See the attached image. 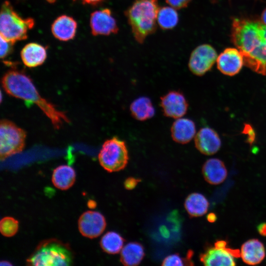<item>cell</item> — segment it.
<instances>
[{"label":"cell","mask_w":266,"mask_h":266,"mask_svg":"<svg viewBox=\"0 0 266 266\" xmlns=\"http://www.w3.org/2000/svg\"><path fill=\"white\" fill-rule=\"evenodd\" d=\"M231 37L242 54L244 65L257 73L266 75V25L261 20L235 18Z\"/></svg>","instance_id":"1"},{"label":"cell","mask_w":266,"mask_h":266,"mask_svg":"<svg viewBox=\"0 0 266 266\" xmlns=\"http://www.w3.org/2000/svg\"><path fill=\"white\" fill-rule=\"evenodd\" d=\"M1 84L8 95L36 105L56 129H60L64 122H69L64 112L40 96L32 79L23 71L15 68L8 70L2 77Z\"/></svg>","instance_id":"2"},{"label":"cell","mask_w":266,"mask_h":266,"mask_svg":"<svg viewBox=\"0 0 266 266\" xmlns=\"http://www.w3.org/2000/svg\"><path fill=\"white\" fill-rule=\"evenodd\" d=\"M158 0H134L125 14L135 40L143 43L157 29Z\"/></svg>","instance_id":"3"},{"label":"cell","mask_w":266,"mask_h":266,"mask_svg":"<svg viewBox=\"0 0 266 266\" xmlns=\"http://www.w3.org/2000/svg\"><path fill=\"white\" fill-rule=\"evenodd\" d=\"M72 262L69 246L56 239L40 243L26 260L27 265L35 266H70Z\"/></svg>","instance_id":"4"},{"label":"cell","mask_w":266,"mask_h":266,"mask_svg":"<svg viewBox=\"0 0 266 266\" xmlns=\"http://www.w3.org/2000/svg\"><path fill=\"white\" fill-rule=\"evenodd\" d=\"M34 26L33 18L21 17L8 0L2 3L0 14V36L15 43L26 39L29 31Z\"/></svg>","instance_id":"5"},{"label":"cell","mask_w":266,"mask_h":266,"mask_svg":"<svg viewBox=\"0 0 266 266\" xmlns=\"http://www.w3.org/2000/svg\"><path fill=\"white\" fill-rule=\"evenodd\" d=\"M101 166L109 172L123 169L129 161L128 150L125 142L116 136L103 143L98 155Z\"/></svg>","instance_id":"6"},{"label":"cell","mask_w":266,"mask_h":266,"mask_svg":"<svg viewBox=\"0 0 266 266\" xmlns=\"http://www.w3.org/2000/svg\"><path fill=\"white\" fill-rule=\"evenodd\" d=\"M26 133L13 122L3 119L0 123V159L7 157L23 151L25 145Z\"/></svg>","instance_id":"7"},{"label":"cell","mask_w":266,"mask_h":266,"mask_svg":"<svg viewBox=\"0 0 266 266\" xmlns=\"http://www.w3.org/2000/svg\"><path fill=\"white\" fill-rule=\"evenodd\" d=\"M217 57V53L211 45H200L191 54L188 63L189 70L196 75L202 76L210 70Z\"/></svg>","instance_id":"8"},{"label":"cell","mask_w":266,"mask_h":266,"mask_svg":"<svg viewBox=\"0 0 266 266\" xmlns=\"http://www.w3.org/2000/svg\"><path fill=\"white\" fill-rule=\"evenodd\" d=\"M90 26L94 36L116 34L119 28L110 9L105 8L91 14Z\"/></svg>","instance_id":"9"},{"label":"cell","mask_w":266,"mask_h":266,"mask_svg":"<svg viewBox=\"0 0 266 266\" xmlns=\"http://www.w3.org/2000/svg\"><path fill=\"white\" fill-rule=\"evenodd\" d=\"M160 105L165 116L178 119L184 116L188 103L184 95L178 91H170L160 99Z\"/></svg>","instance_id":"10"},{"label":"cell","mask_w":266,"mask_h":266,"mask_svg":"<svg viewBox=\"0 0 266 266\" xmlns=\"http://www.w3.org/2000/svg\"><path fill=\"white\" fill-rule=\"evenodd\" d=\"M106 225L103 215L95 211L84 212L78 221L80 233L83 236L90 238L100 236L105 230Z\"/></svg>","instance_id":"11"},{"label":"cell","mask_w":266,"mask_h":266,"mask_svg":"<svg viewBox=\"0 0 266 266\" xmlns=\"http://www.w3.org/2000/svg\"><path fill=\"white\" fill-rule=\"evenodd\" d=\"M217 66L219 71L228 76L237 74L244 65L243 56L235 48H226L218 56Z\"/></svg>","instance_id":"12"},{"label":"cell","mask_w":266,"mask_h":266,"mask_svg":"<svg viewBox=\"0 0 266 266\" xmlns=\"http://www.w3.org/2000/svg\"><path fill=\"white\" fill-rule=\"evenodd\" d=\"M196 148L202 154L211 155L221 148V140L217 133L209 127L201 128L195 136Z\"/></svg>","instance_id":"13"},{"label":"cell","mask_w":266,"mask_h":266,"mask_svg":"<svg viewBox=\"0 0 266 266\" xmlns=\"http://www.w3.org/2000/svg\"><path fill=\"white\" fill-rule=\"evenodd\" d=\"M77 24L71 16L62 15L58 17L51 25V32L57 39L67 41L74 38Z\"/></svg>","instance_id":"14"},{"label":"cell","mask_w":266,"mask_h":266,"mask_svg":"<svg viewBox=\"0 0 266 266\" xmlns=\"http://www.w3.org/2000/svg\"><path fill=\"white\" fill-rule=\"evenodd\" d=\"M234 258L228 248L219 249L215 247L208 248L200 256V262L206 266H233L235 265Z\"/></svg>","instance_id":"15"},{"label":"cell","mask_w":266,"mask_h":266,"mask_svg":"<svg viewBox=\"0 0 266 266\" xmlns=\"http://www.w3.org/2000/svg\"><path fill=\"white\" fill-rule=\"evenodd\" d=\"M172 139L180 144H186L195 136L196 126L191 119L179 118L173 123L170 129Z\"/></svg>","instance_id":"16"},{"label":"cell","mask_w":266,"mask_h":266,"mask_svg":"<svg viewBox=\"0 0 266 266\" xmlns=\"http://www.w3.org/2000/svg\"><path fill=\"white\" fill-rule=\"evenodd\" d=\"M20 56L25 66L35 67L42 65L46 60V48L37 43H29L21 50Z\"/></svg>","instance_id":"17"},{"label":"cell","mask_w":266,"mask_h":266,"mask_svg":"<svg viewBox=\"0 0 266 266\" xmlns=\"http://www.w3.org/2000/svg\"><path fill=\"white\" fill-rule=\"evenodd\" d=\"M202 173L204 179L212 185L223 182L228 174L224 163L217 158L207 160L202 166Z\"/></svg>","instance_id":"18"},{"label":"cell","mask_w":266,"mask_h":266,"mask_svg":"<svg viewBox=\"0 0 266 266\" xmlns=\"http://www.w3.org/2000/svg\"><path fill=\"white\" fill-rule=\"evenodd\" d=\"M241 257L243 261L249 265L260 264L266 255L265 248L263 243L257 239H251L241 246Z\"/></svg>","instance_id":"19"},{"label":"cell","mask_w":266,"mask_h":266,"mask_svg":"<svg viewBox=\"0 0 266 266\" xmlns=\"http://www.w3.org/2000/svg\"><path fill=\"white\" fill-rule=\"evenodd\" d=\"M76 173L70 166L61 165L53 170L52 182L55 187L62 190L70 188L74 183Z\"/></svg>","instance_id":"20"},{"label":"cell","mask_w":266,"mask_h":266,"mask_svg":"<svg viewBox=\"0 0 266 266\" xmlns=\"http://www.w3.org/2000/svg\"><path fill=\"white\" fill-rule=\"evenodd\" d=\"M130 109L133 117L140 121L151 119L155 113L151 100L146 97H140L134 100L131 103Z\"/></svg>","instance_id":"21"},{"label":"cell","mask_w":266,"mask_h":266,"mask_svg":"<svg viewBox=\"0 0 266 266\" xmlns=\"http://www.w3.org/2000/svg\"><path fill=\"white\" fill-rule=\"evenodd\" d=\"M144 249L139 243L127 244L121 251L120 261L125 266H134L140 264L144 256Z\"/></svg>","instance_id":"22"},{"label":"cell","mask_w":266,"mask_h":266,"mask_svg":"<svg viewBox=\"0 0 266 266\" xmlns=\"http://www.w3.org/2000/svg\"><path fill=\"white\" fill-rule=\"evenodd\" d=\"M184 206L190 216L199 217L203 215L207 212L209 202L203 195L198 193H194L187 197Z\"/></svg>","instance_id":"23"},{"label":"cell","mask_w":266,"mask_h":266,"mask_svg":"<svg viewBox=\"0 0 266 266\" xmlns=\"http://www.w3.org/2000/svg\"><path fill=\"white\" fill-rule=\"evenodd\" d=\"M124 239L115 232H108L104 234L100 241V245L103 251L109 254H116L123 247Z\"/></svg>","instance_id":"24"},{"label":"cell","mask_w":266,"mask_h":266,"mask_svg":"<svg viewBox=\"0 0 266 266\" xmlns=\"http://www.w3.org/2000/svg\"><path fill=\"white\" fill-rule=\"evenodd\" d=\"M175 9L171 6L159 8L157 15V23L162 29L170 30L177 25L179 16Z\"/></svg>","instance_id":"25"},{"label":"cell","mask_w":266,"mask_h":266,"mask_svg":"<svg viewBox=\"0 0 266 266\" xmlns=\"http://www.w3.org/2000/svg\"><path fill=\"white\" fill-rule=\"evenodd\" d=\"M18 221L11 217H5L0 222V232L5 237L14 235L18 230Z\"/></svg>","instance_id":"26"},{"label":"cell","mask_w":266,"mask_h":266,"mask_svg":"<svg viewBox=\"0 0 266 266\" xmlns=\"http://www.w3.org/2000/svg\"><path fill=\"white\" fill-rule=\"evenodd\" d=\"M14 44V43L5 39L0 36V57L1 59H5L12 53L13 50Z\"/></svg>","instance_id":"27"},{"label":"cell","mask_w":266,"mask_h":266,"mask_svg":"<svg viewBox=\"0 0 266 266\" xmlns=\"http://www.w3.org/2000/svg\"><path fill=\"white\" fill-rule=\"evenodd\" d=\"M185 261L178 254L168 255L163 260L162 266H184Z\"/></svg>","instance_id":"28"},{"label":"cell","mask_w":266,"mask_h":266,"mask_svg":"<svg viewBox=\"0 0 266 266\" xmlns=\"http://www.w3.org/2000/svg\"><path fill=\"white\" fill-rule=\"evenodd\" d=\"M242 133L246 135L248 143L252 144L256 139V133L253 127L249 124H244Z\"/></svg>","instance_id":"29"},{"label":"cell","mask_w":266,"mask_h":266,"mask_svg":"<svg viewBox=\"0 0 266 266\" xmlns=\"http://www.w3.org/2000/svg\"><path fill=\"white\" fill-rule=\"evenodd\" d=\"M170 6L176 9H180L187 7L191 0H165Z\"/></svg>","instance_id":"30"},{"label":"cell","mask_w":266,"mask_h":266,"mask_svg":"<svg viewBox=\"0 0 266 266\" xmlns=\"http://www.w3.org/2000/svg\"><path fill=\"white\" fill-rule=\"evenodd\" d=\"M139 180L133 177H129L126 179L124 182L125 187L128 190L133 189L137 184Z\"/></svg>","instance_id":"31"},{"label":"cell","mask_w":266,"mask_h":266,"mask_svg":"<svg viewBox=\"0 0 266 266\" xmlns=\"http://www.w3.org/2000/svg\"><path fill=\"white\" fill-rule=\"evenodd\" d=\"M257 230L260 234L266 236V223L259 224L257 227Z\"/></svg>","instance_id":"32"},{"label":"cell","mask_w":266,"mask_h":266,"mask_svg":"<svg viewBox=\"0 0 266 266\" xmlns=\"http://www.w3.org/2000/svg\"><path fill=\"white\" fill-rule=\"evenodd\" d=\"M227 245V242L225 240H219L215 242L214 247L219 249H225Z\"/></svg>","instance_id":"33"},{"label":"cell","mask_w":266,"mask_h":266,"mask_svg":"<svg viewBox=\"0 0 266 266\" xmlns=\"http://www.w3.org/2000/svg\"><path fill=\"white\" fill-rule=\"evenodd\" d=\"M73 1H79L83 4L90 5H97L101 2L103 0H72Z\"/></svg>","instance_id":"34"},{"label":"cell","mask_w":266,"mask_h":266,"mask_svg":"<svg viewBox=\"0 0 266 266\" xmlns=\"http://www.w3.org/2000/svg\"><path fill=\"white\" fill-rule=\"evenodd\" d=\"M207 219L210 223L214 222L217 219V216L214 213H210L207 216Z\"/></svg>","instance_id":"35"},{"label":"cell","mask_w":266,"mask_h":266,"mask_svg":"<svg viewBox=\"0 0 266 266\" xmlns=\"http://www.w3.org/2000/svg\"><path fill=\"white\" fill-rule=\"evenodd\" d=\"M261 21L266 25V8L263 11L261 16Z\"/></svg>","instance_id":"36"},{"label":"cell","mask_w":266,"mask_h":266,"mask_svg":"<svg viewBox=\"0 0 266 266\" xmlns=\"http://www.w3.org/2000/svg\"><path fill=\"white\" fill-rule=\"evenodd\" d=\"M0 265L1 266H11L12 265L10 262L6 261H2L0 262Z\"/></svg>","instance_id":"37"},{"label":"cell","mask_w":266,"mask_h":266,"mask_svg":"<svg viewBox=\"0 0 266 266\" xmlns=\"http://www.w3.org/2000/svg\"><path fill=\"white\" fill-rule=\"evenodd\" d=\"M90 202L89 201L88 202V204H90V205H89V207H91V208H94V207H95L96 205V202L94 201H93V200H90Z\"/></svg>","instance_id":"38"},{"label":"cell","mask_w":266,"mask_h":266,"mask_svg":"<svg viewBox=\"0 0 266 266\" xmlns=\"http://www.w3.org/2000/svg\"><path fill=\"white\" fill-rule=\"evenodd\" d=\"M48 2L50 3H55L57 0H46Z\"/></svg>","instance_id":"39"}]
</instances>
